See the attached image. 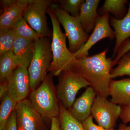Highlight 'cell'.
<instances>
[{
  "label": "cell",
  "instance_id": "ba28073f",
  "mask_svg": "<svg viewBox=\"0 0 130 130\" xmlns=\"http://www.w3.org/2000/svg\"><path fill=\"white\" fill-rule=\"evenodd\" d=\"M15 110L18 130H48V123L34 108L29 99L18 103Z\"/></svg>",
  "mask_w": 130,
  "mask_h": 130
},
{
  "label": "cell",
  "instance_id": "8992f818",
  "mask_svg": "<svg viewBox=\"0 0 130 130\" xmlns=\"http://www.w3.org/2000/svg\"><path fill=\"white\" fill-rule=\"evenodd\" d=\"M56 88L59 102L67 110L75 101L79 90L89 86L88 83L73 70L64 71L59 75Z\"/></svg>",
  "mask_w": 130,
  "mask_h": 130
},
{
  "label": "cell",
  "instance_id": "44dd1931",
  "mask_svg": "<svg viewBox=\"0 0 130 130\" xmlns=\"http://www.w3.org/2000/svg\"><path fill=\"white\" fill-rule=\"evenodd\" d=\"M12 28L17 37L35 41L41 37L30 27L23 17L19 19Z\"/></svg>",
  "mask_w": 130,
  "mask_h": 130
},
{
  "label": "cell",
  "instance_id": "d4e9b609",
  "mask_svg": "<svg viewBox=\"0 0 130 130\" xmlns=\"http://www.w3.org/2000/svg\"><path fill=\"white\" fill-rule=\"evenodd\" d=\"M84 0H63L59 1L60 7L73 17L78 18L81 5Z\"/></svg>",
  "mask_w": 130,
  "mask_h": 130
},
{
  "label": "cell",
  "instance_id": "d6986e66",
  "mask_svg": "<svg viewBox=\"0 0 130 130\" xmlns=\"http://www.w3.org/2000/svg\"><path fill=\"white\" fill-rule=\"evenodd\" d=\"M127 2V0H105L99 9L98 14L100 16L106 13H111L115 18L121 19L127 13L125 4Z\"/></svg>",
  "mask_w": 130,
  "mask_h": 130
},
{
  "label": "cell",
  "instance_id": "9c48e42d",
  "mask_svg": "<svg viewBox=\"0 0 130 130\" xmlns=\"http://www.w3.org/2000/svg\"><path fill=\"white\" fill-rule=\"evenodd\" d=\"M121 110V106L107 98L96 96L91 108V115L98 125L105 129H114Z\"/></svg>",
  "mask_w": 130,
  "mask_h": 130
},
{
  "label": "cell",
  "instance_id": "5b68a950",
  "mask_svg": "<svg viewBox=\"0 0 130 130\" xmlns=\"http://www.w3.org/2000/svg\"><path fill=\"white\" fill-rule=\"evenodd\" d=\"M50 7L64 29L69 42V50L75 53L85 44L90 36L84 31L78 18L73 17L59 4L52 3Z\"/></svg>",
  "mask_w": 130,
  "mask_h": 130
},
{
  "label": "cell",
  "instance_id": "83f0119b",
  "mask_svg": "<svg viewBox=\"0 0 130 130\" xmlns=\"http://www.w3.org/2000/svg\"><path fill=\"white\" fill-rule=\"evenodd\" d=\"M4 130H18L16 123L15 110L12 112L5 125Z\"/></svg>",
  "mask_w": 130,
  "mask_h": 130
},
{
  "label": "cell",
  "instance_id": "7a4b0ae2",
  "mask_svg": "<svg viewBox=\"0 0 130 130\" xmlns=\"http://www.w3.org/2000/svg\"><path fill=\"white\" fill-rule=\"evenodd\" d=\"M53 26L51 50L53 59L48 72L54 76H58L64 71L73 70L76 58L67 46L66 35L60 28V23L51 8L48 9Z\"/></svg>",
  "mask_w": 130,
  "mask_h": 130
},
{
  "label": "cell",
  "instance_id": "30bf717a",
  "mask_svg": "<svg viewBox=\"0 0 130 130\" xmlns=\"http://www.w3.org/2000/svg\"><path fill=\"white\" fill-rule=\"evenodd\" d=\"M6 80L8 94L17 103L26 99L30 91L28 68L19 66L7 77Z\"/></svg>",
  "mask_w": 130,
  "mask_h": 130
},
{
  "label": "cell",
  "instance_id": "cb8c5ba5",
  "mask_svg": "<svg viewBox=\"0 0 130 130\" xmlns=\"http://www.w3.org/2000/svg\"><path fill=\"white\" fill-rule=\"evenodd\" d=\"M116 64L118 66L111 71L112 79L124 76L130 77V51L124 55Z\"/></svg>",
  "mask_w": 130,
  "mask_h": 130
},
{
  "label": "cell",
  "instance_id": "e0dca14e",
  "mask_svg": "<svg viewBox=\"0 0 130 130\" xmlns=\"http://www.w3.org/2000/svg\"><path fill=\"white\" fill-rule=\"evenodd\" d=\"M36 41L16 36L13 51L19 58L21 66L28 68L35 53Z\"/></svg>",
  "mask_w": 130,
  "mask_h": 130
},
{
  "label": "cell",
  "instance_id": "8fae6325",
  "mask_svg": "<svg viewBox=\"0 0 130 130\" xmlns=\"http://www.w3.org/2000/svg\"><path fill=\"white\" fill-rule=\"evenodd\" d=\"M109 13H107L98 18L88 40L78 51L73 54L76 59L89 56V51L90 49L101 40L106 38L112 40L115 38L114 31L109 24Z\"/></svg>",
  "mask_w": 130,
  "mask_h": 130
},
{
  "label": "cell",
  "instance_id": "277c9868",
  "mask_svg": "<svg viewBox=\"0 0 130 130\" xmlns=\"http://www.w3.org/2000/svg\"><path fill=\"white\" fill-rule=\"evenodd\" d=\"M53 59L51 42L47 37H41L36 41L33 58L28 67L30 91L41 85L48 72Z\"/></svg>",
  "mask_w": 130,
  "mask_h": 130
},
{
  "label": "cell",
  "instance_id": "f546056e",
  "mask_svg": "<svg viewBox=\"0 0 130 130\" xmlns=\"http://www.w3.org/2000/svg\"><path fill=\"white\" fill-rule=\"evenodd\" d=\"M8 93L6 80L1 82L0 84V99Z\"/></svg>",
  "mask_w": 130,
  "mask_h": 130
},
{
  "label": "cell",
  "instance_id": "4dcf8cb0",
  "mask_svg": "<svg viewBox=\"0 0 130 130\" xmlns=\"http://www.w3.org/2000/svg\"><path fill=\"white\" fill-rule=\"evenodd\" d=\"M60 123L59 117L53 118L52 119L50 130H60Z\"/></svg>",
  "mask_w": 130,
  "mask_h": 130
},
{
  "label": "cell",
  "instance_id": "f1b7e54d",
  "mask_svg": "<svg viewBox=\"0 0 130 130\" xmlns=\"http://www.w3.org/2000/svg\"><path fill=\"white\" fill-rule=\"evenodd\" d=\"M120 118L123 123L125 124L130 122V105L122 107Z\"/></svg>",
  "mask_w": 130,
  "mask_h": 130
},
{
  "label": "cell",
  "instance_id": "52a82bcc",
  "mask_svg": "<svg viewBox=\"0 0 130 130\" xmlns=\"http://www.w3.org/2000/svg\"><path fill=\"white\" fill-rule=\"evenodd\" d=\"M53 3L51 0H29L24 12V18L41 37L50 36L46 14Z\"/></svg>",
  "mask_w": 130,
  "mask_h": 130
},
{
  "label": "cell",
  "instance_id": "ffe728a7",
  "mask_svg": "<svg viewBox=\"0 0 130 130\" xmlns=\"http://www.w3.org/2000/svg\"><path fill=\"white\" fill-rule=\"evenodd\" d=\"M59 117L60 126V130H84L82 123L72 116L68 110L59 102Z\"/></svg>",
  "mask_w": 130,
  "mask_h": 130
},
{
  "label": "cell",
  "instance_id": "4fadbf2b",
  "mask_svg": "<svg viewBox=\"0 0 130 130\" xmlns=\"http://www.w3.org/2000/svg\"><path fill=\"white\" fill-rule=\"evenodd\" d=\"M100 0H86L83 3L78 18L84 31L89 35L93 31L100 16L97 11Z\"/></svg>",
  "mask_w": 130,
  "mask_h": 130
},
{
  "label": "cell",
  "instance_id": "6da1fadb",
  "mask_svg": "<svg viewBox=\"0 0 130 130\" xmlns=\"http://www.w3.org/2000/svg\"><path fill=\"white\" fill-rule=\"evenodd\" d=\"M108 48L91 56L76 59L73 71L81 76L95 91L96 96L107 98L111 80L113 60L107 58Z\"/></svg>",
  "mask_w": 130,
  "mask_h": 130
},
{
  "label": "cell",
  "instance_id": "5bb4252c",
  "mask_svg": "<svg viewBox=\"0 0 130 130\" xmlns=\"http://www.w3.org/2000/svg\"><path fill=\"white\" fill-rule=\"evenodd\" d=\"M111 101L121 107L130 105V78L119 80L112 79L109 87Z\"/></svg>",
  "mask_w": 130,
  "mask_h": 130
},
{
  "label": "cell",
  "instance_id": "d6a6232c",
  "mask_svg": "<svg viewBox=\"0 0 130 130\" xmlns=\"http://www.w3.org/2000/svg\"><path fill=\"white\" fill-rule=\"evenodd\" d=\"M116 130H130V125L127 126L125 124L122 123L120 125L118 129Z\"/></svg>",
  "mask_w": 130,
  "mask_h": 130
},
{
  "label": "cell",
  "instance_id": "9a60e30c",
  "mask_svg": "<svg viewBox=\"0 0 130 130\" xmlns=\"http://www.w3.org/2000/svg\"><path fill=\"white\" fill-rule=\"evenodd\" d=\"M110 23L113 28L116 38V43L112 55V58H115L121 44L130 37V1L128 11L125 16L120 20L112 16L110 17Z\"/></svg>",
  "mask_w": 130,
  "mask_h": 130
},
{
  "label": "cell",
  "instance_id": "ac0fdd59",
  "mask_svg": "<svg viewBox=\"0 0 130 130\" xmlns=\"http://www.w3.org/2000/svg\"><path fill=\"white\" fill-rule=\"evenodd\" d=\"M21 66L13 50L0 55V81H5L15 69Z\"/></svg>",
  "mask_w": 130,
  "mask_h": 130
},
{
  "label": "cell",
  "instance_id": "1f68e13d",
  "mask_svg": "<svg viewBox=\"0 0 130 130\" xmlns=\"http://www.w3.org/2000/svg\"><path fill=\"white\" fill-rule=\"evenodd\" d=\"M16 0H2L1 1V5L3 9L9 7L16 2Z\"/></svg>",
  "mask_w": 130,
  "mask_h": 130
},
{
  "label": "cell",
  "instance_id": "7402d4cb",
  "mask_svg": "<svg viewBox=\"0 0 130 130\" xmlns=\"http://www.w3.org/2000/svg\"><path fill=\"white\" fill-rule=\"evenodd\" d=\"M0 99V130H4L8 119L15 110L18 103L8 93Z\"/></svg>",
  "mask_w": 130,
  "mask_h": 130
},
{
  "label": "cell",
  "instance_id": "7c38bea8",
  "mask_svg": "<svg viewBox=\"0 0 130 130\" xmlns=\"http://www.w3.org/2000/svg\"><path fill=\"white\" fill-rule=\"evenodd\" d=\"M96 97L95 91L89 86L68 110L73 117L82 123L91 115V108Z\"/></svg>",
  "mask_w": 130,
  "mask_h": 130
},
{
  "label": "cell",
  "instance_id": "3957f363",
  "mask_svg": "<svg viewBox=\"0 0 130 130\" xmlns=\"http://www.w3.org/2000/svg\"><path fill=\"white\" fill-rule=\"evenodd\" d=\"M51 73L47 74L41 85L30 91L29 100L37 111L47 123L58 117L59 113V101Z\"/></svg>",
  "mask_w": 130,
  "mask_h": 130
},
{
  "label": "cell",
  "instance_id": "603a6c76",
  "mask_svg": "<svg viewBox=\"0 0 130 130\" xmlns=\"http://www.w3.org/2000/svg\"><path fill=\"white\" fill-rule=\"evenodd\" d=\"M15 37L12 28L0 29V55L12 50Z\"/></svg>",
  "mask_w": 130,
  "mask_h": 130
},
{
  "label": "cell",
  "instance_id": "2e32d148",
  "mask_svg": "<svg viewBox=\"0 0 130 130\" xmlns=\"http://www.w3.org/2000/svg\"><path fill=\"white\" fill-rule=\"evenodd\" d=\"M29 0H16V2L3 9L0 16V29L11 28L17 21L23 16Z\"/></svg>",
  "mask_w": 130,
  "mask_h": 130
},
{
  "label": "cell",
  "instance_id": "484cf974",
  "mask_svg": "<svg viewBox=\"0 0 130 130\" xmlns=\"http://www.w3.org/2000/svg\"><path fill=\"white\" fill-rule=\"evenodd\" d=\"M130 51V39H127L123 43L119 49L116 57L113 60V67L117 64L119 60L124 55Z\"/></svg>",
  "mask_w": 130,
  "mask_h": 130
},
{
  "label": "cell",
  "instance_id": "4316f807",
  "mask_svg": "<svg viewBox=\"0 0 130 130\" xmlns=\"http://www.w3.org/2000/svg\"><path fill=\"white\" fill-rule=\"evenodd\" d=\"M93 117L91 115L88 118L82 123L83 127L84 130H116L114 129H106L96 125L93 122Z\"/></svg>",
  "mask_w": 130,
  "mask_h": 130
}]
</instances>
